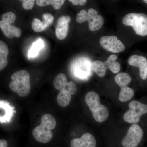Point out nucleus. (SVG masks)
I'll list each match as a JSON object with an SVG mask.
<instances>
[{
  "mask_svg": "<svg viewBox=\"0 0 147 147\" xmlns=\"http://www.w3.org/2000/svg\"><path fill=\"white\" fill-rule=\"evenodd\" d=\"M32 28L34 31L36 32L43 31L47 28L43 21L42 22L36 18H34L32 21Z\"/></svg>",
  "mask_w": 147,
  "mask_h": 147,
  "instance_id": "24",
  "label": "nucleus"
},
{
  "mask_svg": "<svg viewBox=\"0 0 147 147\" xmlns=\"http://www.w3.org/2000/svg\"><path fill=\"white\" fill-rule=\"evenodd\" d=\"M44 47V43L42 40L39 38L33 43L29 50L28 56L30 58H34L38 56L40 51Z\"/></svg>",
  "mask_w": 147,
  "mask_h": 147,
  "instance_id": "20",
  "label": "nucleus"
},
{
  "mask_svg": "<svg viewBox=\"0 0 147 147\" xmlns=\"http://www.w3.org/2000/svg\"><path fill=\"white\" fill-rule=\"evenodd\" d=\"M66 0H36L37 5L44 7L51 5L56 10H59L64 4Z\"/></svg>",
  "mask_w": 147,
  "mask_h": 147,
  "instance_id": "18",
  "label": "nucleus"
},
{
  "mask_svg": "<svg viewBox=\"0 0 147 147\" xmlns=\"http://www.w3.org/2000/svg\"><path fill=\"white\" fill-rule=\"evenodd\" d=\"M56 121L50 114H45L42 116L41 123L34 129L32 135L38 142L46 144L50 142L53 137L51 130L56 126Z\"/></svg>",
  "mask_w": 147,
  "mask_h": 147,
  "instance_id": "1",
  "label": "nucleus"
},
{
  "mask_svg": "<svg viewBox=\"0 0 147 147\" xmlns=\"http://www.w3.org/2000/svg\"><path fill=\"white\" fill-rule=\"evenodd\" d=\"M99 42L102 48L111 53H121L125 49L124 45L115 36L101 37Z\"/></svg>",
  "mask_w": 147,
  "mask_h": 147,
  "instance_id": "9",
  "label": "nucleus"
},
{
  "mask_svg": "<svg viewBox=\"0 0 147 147\" xmlns=\"http://www.w3.org/2000/svg\"><path fill=\"white\" fill-rule=\"evenodd\" d=\"M8 144L6 140L0 139V147H7Z\"/></svg>",
  "mask_w": 147,
  "mask_h": 147,
  "instance_id": "28",
  "label": "nucleus"
},
{
  "mask_svg": "<svg viewBox=\"0 0 147 147\" xmlns=\"http://www.w3.org/2000/svg\"><path fill=\"white\" fill-rule=\"evenodd\" d=\"M22 2V6L26 10H32L36 0H19Z\"/></svg>",
  "mask_w": 147,
  "mask_h": 147,
  "instance_id": "26",
  "label": "nucleus"
},
{
  "mask_svg": "<svg viewBox=\"0 0 147 147\" xmlns=\"http://www.w3.org/2000/svg\"><path fill=\"white\" fill-rule=\"evenodd\" d=\"M92 69L98 76L102 77L105 76L107 68L104 62L100 61H96L92 62Z\"/></svg>",
  "mask_w": 147,
  "mask_h": 147,
  "instance_id": "21",
  "label": "nucleus"
},
{
  "mask_svg": "<svg viewBox=\"0 0 147 147\" xmlns=\"http://www.w3.org/2000/svg\"><path fill=\"white\" fill-rule=\"evenodd\" d=\"M71 96L72 95L69 93H62L59 92L57 96V102L59 105L61 107H66L69 105L71 102Z\"/></svg>",
  "mask_w": 147,
  "mask_h": 147,
  "instance_id": "23",
  "label": "nucleus"
},
{
  "mask_svg": "<svg viewBox=\"0 0 147 147\" xmlns=\"http://www.w3.org/2000/svg\"><path fill=\"white\" fill-rule=\"evenodd\" d=\"M12 23L5 21H0V28L3 34L7 37L9 38H19L21 36L22 32L17 27L11 25Z\"/></svg>",
  "mask_w": 147,
  "mask_h": 147,
  "instance_id": "14",
  "label": "nucleus"
},
{
  "mask_svg": "<svg viewBox=\"0 0 147 147\" xmlns=\"http://www.w3.org/2000/svg\"><path fill=\"white\" fill-rule=\"evenodd\" d=\"M129 107L130 110L127 111L124 115L125 121L130 123L139 122L140 117L147 113V105L139 101L133 100L129 102Z\"/></svg>",
  "mask_w": 147,
  "mask_h": 147,
  "instance_id": "7",
  "label": "nucleus"
},
{
  "mask_svg": "<svg viewBox=\"0 0 147 147\" xmlns=\"http://www.w3.org/2000/svg\"><path fill=\"white\" fill-rule=\"evenodd\" d=\"M85 100L96 121L102 123L108 119L109 116L108 109L100 103V97L96 92H88L85 97Z\"/></svg>",
  "mask_w": 147,
  "mask_h": 147,
  "instance_id": "3",
  "label": "nucleus"
},
{
  "mask_svg": "<svg viewBox=\"0 0 147 147\" xmlns=\"http://www.w3.org/2000/svg\"><path fill=\"white\" fill-rule=\"evenodd\" d=\"M92 63L89 58L79 57L74 60L71 65V71L75 77L79 79H88L92 74Z\"/></svg>",
  "mask_w": 147,
  "mask_h": 147,
  "instance_id": "6",
  "label": "nucleus"
},
{
  "mask_svg": "<svg viewBox=\"0 0 147 147\" xmlns=\"http://www.w3.org/2000/svg\"><path fill=\"white\" fill-rule=\"evenodd\" d=\"M143 131L138 125L134 123L129 128L122 141L124 147H136L142 141Z\"/></svg>",
  "mask_w": 147,
  "mask_h": 147,
  "instance_id": "8",
  "label": "nucleus"
},
{
  "mask_svg": "<svg viewBox=\"0 0 147 147\" xmlns=\"http://www.w3.org/2000/svg\"><path fill=\"white\" fill-rule=\"evenodd\" d=\"M71 21V18L69 16H61L58 18L55 34L59 40H63L67 36L69 32V24Z\"/></svg>",
  "mask_w": 147,
  "mask_h": 147,
  "instance_id": "11",
  "label": "nucleus"
},
{
  "mask_svg": "<svg viewBox=\"0 0 147 147\" xmlns=\"http://www.w3.org/2000/svg\"><path fill=\"white\" fill-rule=\"evenodd\" d=\"M117 59V55H110L105 61L104 62L106 68L109 69L113 73H118L120 71V64L118 62L115 61Z\"/></svg>",
  "mask_w": 147,
  "mask_h": 147,
  "instance_id": "16",
  "label": "nucleus"
},
{
  "mask_svg": "<svg viewBox=\"0 0 147 147\" xmlns=\"http://www.w3.org/2000/svg\"><path fill=\"white\" fill-rule=\"evenodd\" d=\"M43 22L47 28L53 24L54 20V17L52 14L50 13H44L42 15Z\"/></svg>",
  "mask_w": 147,
  "mask_h": 147,
  "instance_id": "25",
  "label": "nucleus"
},
{
  "mask_svg": "<svg viewBox=\"0 0 147 147\" xmlns=\"http://www.w3.org/2000/svg\"><path fill=\"white\" fill-rule=\"evenodd\" d=\"M0 108H3L5 111V115L0 117V122L5 123L10 121L14 112L13 108L9 105V103L4 101H0Z\"/></svg>",
  "mask_w": 147,
  "mask_h": 147,
  "instance_id": "17",
  "label": "nucleus"
},
{
  "mask_svg": "<svg viewBox=\"0 0 147 147\" xmlns=\"http://www.w3.org/2000/svg\"><path fill=\"white\" fill-rule=\"evenodd\" d=\"M143 1H144L147 4V0H143Z\"/></svg>",
  "mask_w": 147,
  "mask_h": 147,
  "instance_id": "29",
  "label": "nucleus"
},
{
  "mask_svg": "<svg viewBox=\"0 0 147 147\" xmlns=\"http://www.w3.org/2000/svg\"><path fill=\"white\" fill-rule=\"evenodd\" d=\"M115 81L120 87L126 86L131 82V78L128 74L122 72L118 74L115 77Z\"/></svg>",
  "mask_w": 147,
  "mask_h": 147,
  "instance_id": "22",
  "label": "nucleus"
},
{
  "mask_svg": "<svg viewBox=\"0 0 147 147\" xmlns=\"http://www.w3.org/2000/svg\"><path fill=\"white\" fill-rule=\"evenodd\" d=\"M55 88L62 93H69L74 95L77 91L76 84L73 82H67L65 74L61 73L55 77L53 82Z\"/></svg>",
  "mask_w": 147,
  "mask_h": 147,
  "instance_id": "10",
  "label": "nucleus"
},
{
  "mask_svg": "<svg viewBox=\"0 0 147 147\" xmlns=\"http://www.w3.org/2000/svg\"><path fill=\"white\" fill-rule=\"evenodd\" d=\"M96 141L92 134L86 133L80 138H76L70 142L71 147H96Z\"/></svg>",
  "mask_w": 147,
  "mask_h": 147,
  "instance_id": "13",
  "label": "nucleus"
},
{
  "mask_svg": "<svg viewBox=\"0 0 147 147\" xmlns=\"http://www.w3.org/2000/svg\"><path fill=\"white\" fill-rule=\"evenodd\" d=\"M129 65L139 67L141 78L143 80L147 78V60L145 57L137 55L131 56L128 60Z\"/></svg>",
  "mask_w": 147,
  "mask_h": 147,
  "instance_id": "12",
  "label": "nucleus"
},
{
  "mask_svg": "<svg viewBox=\"0 0 147 147\" xmlns=\"http://www.w3.org/2000/svg\"><path fill=\"white\" fill-rule=\"evenodd\" d=\"M134 95L133 89L126 86L121 87V91L119 96V99L122 102H126L131 99Z\"/></svg>",
  "mask_w": 147,
  "mask_h": 147,
  "instance_id": "19",
  "label": "nucleus"
},
{
  "mask_svg": "<svg viewBox=\"0 0 147 147\" xmlns=\"http://www.w3.org/2000/svg\"><path fill=\"white\" fill-rule=\"evenodd\" d=\"M124 25L130 26L136 34L146 36L147 35V15L144 13H129L123 17Z\"/></svg>",
  "mask_w": 147,
  "mask_h": 147,
  "instance_id": "4",
  "label": "nucleus"
},
{
  "mask_svg": "<svg viewBox=\"0 0 147 147\" xmlns=\"http://www.w3.org/2000/svg\"><path fill=\"white\" fill-rule=\"evenodd\" d=\"M69 1L72 3L74 5H78L83 6L86 3L87 0H69Z\"/></svg>",
  "mask_w": 147,
  "mask_h": 147,
  "instance_id": "27",
  "label": "nucleus"
},
{
  "mask_svg": "<svg viewBox=\"0 0 147 147\" xmlns=\"http://www.w3.org/2000/svg\"><path fill=\"white\" fill-rule=\"evenodd\" d=\"M11 81L9 84L11 90L19 96L26 97L31 90L30 75L25 70H19L11 76Z\"/></svg>",
  "mask_w": 147,
  "mask_h": 147,
  "instance_id": "2",
  "label": "nucleus"
},
{
  "mask_svg": "<svg viewBox=\"0 0 147 147\" xmlns=\"http://www.w3.org/2000/svg\"><path fill=\"white\" fill-rule=\"evenodd\" d=\"M77 23L81 24L86 21L89 23V28L91 31H96L100 30L104 24V18L101 15H98L97 11L90 8L87 12L83 9L76 15Z\"/></svg>",
  "mask_w": 147,
  "mask_h": 147,
  "instance_id": "5",
  "label": "nucleus"
},
{
  "mask_svg": "<svg viewBox=\"0 0 147 147\" xmlns=\"http://www.w3.org/2000/svg\"><path fill=\"white\" fill-rule=\"evenodd\" d=\"M9 51L7 45L3 41L0 40V71L5 68L8 65Z\"/></svg>",
  "mask_w": 147,
  "mask_h": 147,
  "instance_id": "15",
  "label": "nucleus"
}]
</instances>
